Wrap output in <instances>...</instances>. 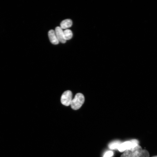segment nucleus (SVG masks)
I'll use <instances>...</instances> for the list:
<instances>
[{
    "label": "nucleus",
    "instance_id": "obj_1",
    "mask_svg": "<svg viewBox=\"0 0 157 157\" xmlns=\"http://www.w3.org/2000/svg\"><path fill=\"white\" fill-rule=\"evenodd\" d=\"M139 141L135 139L126 141L121 143L117 150L120 152H123L126 150L134 148L139 145Z\"/></svg>",
    "mask_w": 157,
    "mask_h": 157
},
{
    "label": "nucleus",
    "instance_id": "obj_2",
    "mask_svg": "<svg viewBox=\"0 0 157 157\" xmlns=\"http://www.w3.org/2000/svg\"><path fill=\"white\" fill-rule=\"evenodd\" d=\"M85 98L83 94L81 93L76 94L71 101L70 105L72 108L74 110L80 108L84 103Z\"/></svg>",
    "mask_w": 157,
    "mask_h": 157
},
{
    "label": "nucleus",
    "instance_id": "obj_3",
    "mask_svg": "<svg viewBox=\"0 0 157 157\" xmlns=\"http://www.w3.org/2000/svg\"><path fill=\"white\" fill-rule=\"evenodd\" d=\"M142 149L139 144L133 149L125 151L120 157H140Z\"/></svg>",
    "mask_w": 157,
    "mask_h": 157
},
{
    "label": "nucleus",
    "instance_id": "obj_4",
    "mask_svg": "<svg viewBox=\"0 0 157 157\" xmlns=\"http://www.w3.org/2000/svg\"><path fill=\"white\" fill-rule=\"evenodd\" d=\"M72 92L68 90L64 92L61 95V102L63 105L68 106L70 105L72 99Z\"/></svg>",
    "mask_w": 157,
    "mask_h": 157
},
{
    "label": "nucleus",
    "instance_id": "obj_5",
    "mask_svg": "<svg viewBox=\"0 0 157 157\" xmlns=\"http://www.w3.org/2000/svg\"><path fill=\"white\" fill-rule=\"evenodd\" d=\"M56 35L59 42L62 43H65L66 40L64 37L63 31L60 27L57 26L55 28Z\"/></svg>",
    "mask_w": 157,
    "mask_h": 157
},
{
    "label": "nucleus",
    "instance_id": "obj_6",
    "mask_svg": "<svg viewBox=\"0 0 157 157\" xmlns=\"http://www.w3.org/2000/svg\"><path fill=\"white\" fill-rule=\"evenodd\" d=\"M48 35L50 41L52 44H57L59 43V41L56 35L55 31L53 30H49Z\"/></svg>",
    "mask_w": 157,
    "mask_h": 157
},
{
    "label": "nucleus",
    "instance_id": "obj_7",
    "mask_svg": "<svg viewBox=\"0 0 157 157\" xmlns=\"http://www.w3.org/2000/svg\"><path fill=\"white\" fill-rule=\"evenodd\" d=\"M72 21L70 19H67L63 21L61 23L60 28L62 29H66L71 27L72 25Z\"/></svg>",
    "mask_w": 157,
    "mask_h": 157
},
{
    "label": "nucleus",
    "instance_id": "obj_8",
    "mask_svg": "<svg viewBox=\"0 0 157 157\" xmlns=\"http://www.w3.org/2000/svg\"><path fill=\"white\" fill-rule=\"evenodd\" d=\"M121 142L118 141H116L112 142L108 145L109 148L111 149H117Z\"/></svg>",
    "mask_w": 157,
    "mask_h": 157
},
{
    "label": "nucleus",
    "instance_id": "obj_9",
    "mask_svg": "<svg viewBox=\"0 0 157 157\" xmlns=\"http://www.w3.org/2000/svg\"><path fill=\"white\" fill-rule=\"evenodd\" d=\"M64 37L65 40L70 39L72 37V33L71 31L67 29L63 31Z\"/></svg>",
    "mask_w": 157,
    "mask_h": 157
},
{
    "label": "nucleus",
    "instance_id": "obj_10",
    "mask_svg": "<svg viewBox=\"0 0 157 157\" xmlns=\"http://www.w3.org/2000/svg\"><path fill=\"white\" fill-rule=\"evenodd\" d=\"M140 157H149V154L148 151L145 149H142Z\"/></svg>",
    "mask_w": 157,
    "mask_h": 157
},
{
    "label": "nucleus",
    "instance_id": "obj_11",
    "mask_svg": "<svg viewBox=\"0 0 157 157\" xmlns=\"http://www.w3.org/2000/svg\"><path fill=\"white\" fill-rule=\"evenodd\" d=\"M114 153L113 151H108L105 153L103 157H112Z\"/></svg>",
    "mask_w": 157,
    "mask_h": 157
},
{
    "label": "nucleus",
    "instance_id": "obj_12",
    "mask_svg": "<svg viewBox=\"0 0 157 157\" xmlns=\"http://www.w3.org/2000/svg\"><path fill=\"white\" fill-rule=\"evenodd\" d=\"M151 157H157V156H153Z\"/></svg>",
    "mask_w": 157,
    "mask_h": 157
}]
</instances>
